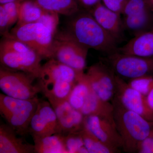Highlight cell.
I'll list each match as a JSON object with an SVG mask.
<instances>
[{"label":"cell","instance_id":"obj_1","mask_svg":"<svg viewBox=\"0 0 153 153\" xmlns=\"http://www.w3.org/2000/svg\"><path fill=\"white\" fill-rule=\"evenodd\" d=\"M79 11L69 16L71 19L65 30L56 34L72 39L88 49L108 55L117 51L116 40L98 24L90 13Z\"/></svg>","mask_w":153,"mask_h":153},{"label":"cell","instance_id":"obj_2","mask_svg":"<svg viewBox=\"0 0 153 153\" xmlns=\"http://www.w3.org/2000/svg\"><path fill=\"white\" fill-rule=\"evenodd\" d=\"M114 117L116 127L123 143V151L137 153L141 142L150 134L153 124L141 116L127 109L114 97Z\"/></svg>","mask_w":153,"mask_h":153},{"label":"cell","instance_id":"obj_3","mask_svg":"<svg viewBox=\"0 0 153 153\" xmlns=\"http://www.w3.org/2000/svg\"><path fill=\"white\" fill-rule=\"evenodd\" d=\"M3 36L0 44L1 66L38 79L43 57L25 43L7 34Z\"/></svg>","mask_w":153,"mask_h":153},{"label":"cell","instance_id":"obj_4","mask_svg":"<svg viewBox=\"0 0 153 153\" xmlns=\"http://www.w3.org/2000/svg\"><path fill=\"white\" fill-rule=\"evenodd\" d=\"M40 101L37 97L22 100L1 93L0 114L18 134L24 135L28 133L30 122Z\"/></svg>","mask_w":153,"mask_h":153},{"label":"cell","instance_id":"obj_5","mask_svg":"<svg viewBox=\"0 0 153 153\" xmlns=\"http://www.w3.org/2000/svg\"><path fill=\"white\" fill-rule=\"evenodd\" d=\"M6 34L27 44L43 58H52L55 36L40 22L16 25Z\"/></svg>","mask_w":153,"mask_h":153},{"label":"cell","instance_id":"obj_6","mask_svg":"<svg viewBox=\"0 0 153 153\" xmlns=\"http://www.w3.org/2000/svg\"><path fill=\"white\" fill-rule=\"evenodd\" d=\"M35 77L22 71H13L1 66L0 88L8 96L22 100L37 97L41 87L33 83Z\"/></svg>","mask_w":153,"mask_h":153},{"label":"cell","instance_id":"obj_7","mask_svg":"<svg viewBox=\"0 0 153 153\" xmlns=\"http://www.w3.org/2000/svg\"><path fill=\"white\" fill-rule=\"evenodd\" d=\"M107 61L115 74L121 77L131 79L153 76V57L127 55L117 51L108 55Z\"/></svg>","mask_w":153,"mask_h":153},{"label":"cell","instance_id":"obj_8","mask_svg":"<svg viewBox=\"0 0 153 153\" xmlns=\"http://www.w3.org/2000/svg\"><path fill=\"white\" fill-rule=\"evenodd\" d=\"M88 49L70 38L56 34L52 48L54 58L77 72H84Z\"/></svg>","mask_w":153,"mask_h":153},{"label":"cell","instance_id":"obj_9","mask_svg":"<svg viewBox=\"0 0 153 153\" xmlns=\"http://www.w3.org/2000/svg\"><path fill=\"white\" fill-rule=\"evenodd\" d=\"M115 79L114 97L126 108L136 113L153 124V110L149 105L146 96L132 88L116 74Z\"/></svg>","mask_w":153,"mask_h":153},{"label":"cell","instance_id":"obj_10","mask_svg":"<svg viewBox=\"0 0 153 153\" xmlns=\"http://www.w3.org/2000/svg\"><path fill=\"white\" fill-rule=\"evenodd\" d=\"M92 89L100 98L112 101L115 95V74L109 65L102 62L90 66L85 73Z\"/></svg>","mask_w":153,"mask_h":153},{"label":"cell","instance_id":"obj_11","mask_svg":"<svg viewBox=\"0 0 153 153\" xmlns=\"http://www.w3.org/2000/svg\"><path fill=\"white\" fill-rule=\"evenodd\" d=\"M28 133L33 140L59 133L57 116L49 101L39 102L30 122Z\"/></svg>","mask_w":153,"mask_h":153},{"label":"cell","instance_id":"obj_12","mask_svg":"<svg viewBox=\"0 0 153 153\" xmlns=\"http://www.w3.org/2000/svg\"><path fill=\"white\" fill-rule=\"evenodd\" d=\"M84 126L105 144L119 152L123 143L115 125L95 115L84 116Z\"/></svg>","mask_w":153,"mask_h":153},{"label":"cell","instance_id":"obj_13","mask_svg":"<svg viewBox=\"0 0 153 153\" xmlns=\"http://www.w3.org/2000/svg\"><path fill=\"white\" fill-rule=\"evenodd\" d=\"M57 116L59 133L62 135L78 132L84 126V116L68 101L52 106Z\"/></svg>","mask_w":153,"mask_h":153},{"label":"cell","instance_id":"obj_14","mask_svg":"<svg viewBox=\"0 0 153 153\" xmlns=\"http://www.w3.org/2000/svg\"><path fill=\"white\" fill-rule=\"evenodd\" d=\"M100 26L118 41L124 31L121 14L108 9L101 2L93 6L89 12Z\"/></svg>","mask_w":153,"mask_h":153},{"label":"cell","instance_id":"obj_15","mask_svg":"<svg viewBox=\"0 0 153 153\" xmlns=\"http://www.w3.org/2000/svg\"><path fill=\"white\" fill-rule=\"evenodd\" d=\"M79 73L80 72H76L69 66L54 58H51L42 65L38 78V84L41 86L59 79H63L74 84Z\"/></svg>","mask_w":153,"mask_h":153},{"label":"cell","instance_id":"obj_16","mask_svg":"<svg viewBox=\"0 0 153 153\" xmlns=\"http://www.w3.org/2000/svg\"><path fill=\"white\" fill-rule=\"evenodd\" d=\"M8 125L0 126V153H35V146L23 140Z\"/></svg>","mask_w":153,"mask_h":153},{"label":"cell","instance_id":"obj_17","mask_svg":"<svg viewBox=\"0 0 153 153\" xmlns=\"http://www.w3.org/2000/svg\"><path fill=\"white\" fill-rule=\"evenodd\" d=\"M117 51L127 55L153 57V29L134 36Z\"/></svg>","mask_w":153,"mask_h":153},{"label":"cell","instance_id":"obj_18","mask_svg":"<svg viewBox=\"0 0 153 153\" xmlns=\"http://www.w3.org/2000/svg\"><path fill=\"white\" fill-rule=\"evenodd\" d=\"M80 111L84 116H97L115 125L112 102L101 99L93 90L88 95Z\"/></svg>","mask_w":153,"mask_h":153},{"label":"cell","instance_id":"obj_19","mask_svg":"<svg viewBox=\"0 0 153 153\" xmlns=\"http://www.w3.org/2000/svg\"><path fill=\"white\" fill-rule=\"evenodd\" d=\"M74 84L59 79L40 86L42 92L52 106L68 101Z\"/></svg>","mask_w":153,"mask_h":153},{"label":"cell","instance_id":"obj_20","mask_svg":"<svg viewBox=\"0 0 153 153\" xmlns=\"http://www.w3.org/2000/svg\"><path fill=\"white\" fill-rule=\"evenodd\" d=\"M123 22L124 30L132 33L134 36L150 31L153 24V10L124 16Z\"/></svg>","mask_w":153,"mask_h":153},{"label":"cell","instance_id":"obj_21","mask_svg":"<svg viewBox=\"0 0 153 153\" xmlns=\"http://www.w3.org/2000/svg\"><path fill=\"white\" fill-rule=\"evenodd\" d=\"M93 89L85 73H78L68 101L74 108L80 111Z\"/></svg>","mask_w":153,"mask_h":153},{"label":"cell","instance_id":"obj_22","mask_svg":"<svg viewBox=\"0 0 153 153\" xmlns=\"http://www.w3.org/2000/svg\"><path fill=\"white\" fill-rule=\"evenodd\" d=\"M44 10L71 16L80 11L76 0H34Z\"/></svg>","mask_w":153,"mask_h":153},{"label":"cell","instance_id":"obj_23","mask_svg":"<svg viewBox=\"0 0 153 153\" xmlns=\"http://www.w3.org/2000/svg\"><path fill=\"white\" fill-rule=\"evenodd\" d=\"M22 1L17 0L0 5V31L3 36L9 33V29L18 22L19 8Z\"/></svg>","mask_w":153,"mask_h":153},{"label":"cell","instance_id":"obj_24","mask_svg":"<svg viewBox=\"0 0 153 153\" xmlns=\"http://www.w3.org/2000/svg\"><path fill=\"white\" fill-rule=\"evenodd\" d=\"M35 153H68L63 137L60 134H55L33 140Z\"/></svg>","mask_w":153,"mask_h":153},{"label":"cell","instance_id":"obj_25","mask_svg":"<svg viewBox=\"0 0 153 153\" xmlns=\"http://www.w3.org/2000/svg\"><path fill=\"white\" fill-rule=\"evenodd\" d=\"M45 11L34 0L22 1L19 8L17 25L37 22Z\"/></svg>","mask_w":153,"mask_h":153},{"label":"cell","instance_id":"obj_26","mask_svg":"<svg viewBox=\"0 0 153 153\" xmlns=\"http://www.w3.org/2000/svg\"><path fill=\"white\" fill-rule=\"evenodd\" d=\"M88 153H116L118 151L110 147L99 139L84 126L79 131Z\"/></svg>","mask_w":153,"mask_h":153},{"label":"cell","instance_id":"obj_27","mask_svg":"<svg viewBox=\"0 0 153 153\" xmlns=\"http://www.w3.org/2000/svg\"><path fill=\"white\" fill-rule=\"evenodd\" d=\"M62 136L68 153H88L79 131Z\"/></svg>","mask_w":153,"mask_h":153},{"label":"cell","instance_id":"obj_28","mask_svg":"<svg viewBox=\"0 0 153 153\" xmlns=\"http://www.w3.org/2000/svg\"><path fill=\"white\" fill-rule=\"evenodd\" d=\"M150 10L153 7L148 0H126L121 15L126 16Z\"/></svg>","mask_w":153,"mask_h":153},{"label":"cell","instance_id":"obj_29","mask_svg":"<svg viewBox=\"0 0 153 153\" xmlns=\"http://www.w3.org/2000/svg\"><path fill=\"white\" fill-rule=\"evenodd\" d=\"M128 83L132 88L147 96L153 88V76H145L130 79Z\"/></svg>","mask_w":153,"mask_h":153},{"label":"cell","instance_id":"obj_30","mask_svg":"<svg viewBox=\"0 0 153 153\" xmlns=\"http://www.w3.org/2000/svg\"><path fill=\"white\" fill-rule=\"evenodd\" d=\"M59 15L56 13L46 11L37 22L46 26L55 36L59 24Z\"/></svg>","mask_w":153,"mask_h":153},{"label":"cell","instance_id":"obj_31","mask_svg":"<svg viewBox=\"0 0 153 153\" xmlns=\"http://www.w3.org/2000/svg\"><path fill=\"white\" fill-rule=\"evenodd\" d=\"M137 153H153V128L150 134L140 143Z\"/></svg>","mask_w":153,"mask_h":153},{"label":"cell","instance_id":"obj_32","mask_svg":"<svg viewBox=\"0 0 153 153\" xmlns=\"http://www.w3.org/2000/svg\"><path fill=\"white\" fill-rule=\"evenodd\" d=\"M105 7L111 10L121 14L126 0H101Z\"/></svg>","mask_w":153,"mask_h":153},{"label":"cell","instance_id":"obj_33","mask_svg":"<svg viewBox=\"0 0 153 153\" xmlns=\"http://www.w3.org/2000/svg\"><path fill=\"white\" fill-rule=\"evenodd\" d=\"M78 3L87 8H92L101 0H76Z\"/></svg>","mask_w":153,"mask_h":153},{"label":"cell","instance_id":"obj_34","mask_svg":"<svg viewBox=\"0 0 153 153\" xmlns=\"http://www.w3.org/2000/svg\"><path fill=\"white\" fill-rule=\"evenodd\" d=\"M149 105L153 110V88L146 96Z\"/></svg>","mask_w":153,"mask_h":153},{"label":"cell","instance_id":"obj_35","mask_svg":"<svg viewBox=\"0 0 153 153\" xmlns=\"http://www.w3.org/2000/svg\"><path fill=\"white\" fill-rule=\"evenodd\" d=\"M17 0H0V4H6V3L12 2L15 1Z\"/></svg>","mask_w":153,"mask_h":153},{"label":"cell","instance_id":"obj_36","mask_svg":"<svg viewBox=\"0 0 153 153\" xmlns=\"http://www.w3.org/2000/svg\"><path fill=\"white\" fill-rule=\"evenodd\" d=\"M150 4L151 5V6L153 7V0H148Z\"/></svg>","mask_w":153,"mask_h":153},{"label":"cell","instance_id":"obj_37","mask_svg":"<svg viewBox=\"0 0 153 153\" xmlns=\"http://www.w3.org/2000/svg\"><path fill=\"white\" fill-rule=\"evenodd\" d=\"M22 1H25V0H22Z\"/></svg>","mask_w":153,"mask_h":153}]
</instances>
